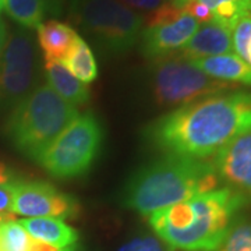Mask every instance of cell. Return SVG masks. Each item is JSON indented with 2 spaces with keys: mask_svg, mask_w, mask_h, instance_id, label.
Returning <instances> with one entry per match:
<instances>
[{
  "mask_svg": "<svg viewBox=\"0 0 251 251\" xmlns=\"http://www.w3.org/2000/svg\"><path fill=\"white\" fill-rule=\"evenodd\" d=\"M247 63L251 66V39L250 44H249V49H247Z\"/></svg>",
  "mask_w": 251,
  "mask_h": 251,
  "instance_id": "cell-30",
  "label": "cell"
},
{
  "mask_svg": "<svg viewBox=\"0 0 251 251\" xmlns=\"http://www.w3.org/2000/svg\"><path fill=\"white\" fill-rule=\"evenodd\" d=\"M251 39V17L242 18L232 31L233 49L239 57L247 62V49Z\"/></svg>",
  "mask_w": 251,
  "mask_h": 251,
  "instance_id": "cell-21",
  "label": "cell"
},
{
  "mask_svg": "<svg viewBox=\"0 0 251 251\" xmlns=\"http://www.w3.org/2000/svg\"><path fill=\"white\" fill-rule=\"evenodd\" d=\"M11 204H13V181L0 186V224L6 221H13V212H11Z\"/></svg>",
  "mask_w": 251,
  "mask_h": 251,
  "instance_id": "cell-23",
  "label": "cell"
},
{
  "mask_svg": "<svg viewBox=\"0 0 251 251\" xmlns=\"http://www.w3.org/2000/svg\"><path fill=\"white\" fill-rule=\"evenodd\" d=\"M198 28L200 23L187 13H183L179 18L172 21L144 27L140 36L141 52L145 57L155 60L171 56L173 52L183 49Z\"/></svg>",
  "mask_w": 251,
  "mask_h": 251,
  "instance_id": "cell-11",
  "label": "cell"
},
{
  "mask_svg": "<svg viewBox=\"0 0 251 251\" xmlns=\"http://www.w3.org/2000/svg\"><path fill=\"white\" fill-rule=\"evenodd\" d=\"M3 6H4V0H0V13H1V10H3Z\"/></svg>",
  "mask_w": 251,
  "mask_h": 251,
  "instance_id": "cell-32",
  "label": "cell"
},
{
  "mask_svg": "<svg viewBox=\"0 0 251 251\" xmlns=\"http://www.w3.org/2000/svg\"><path fill=\"white\" fill-rule=\"evenodd\" d=\"M13 215L31 218H73L80 212L78 201L41 180L13 181Z\"/></svg>",
  "mask_w": 251,
  "mask_h": 251,
  "instance_id": "cell-9",
  "label": "cell"
},
{
  "mask_svg": "<svg viewBox=\"0 0 251 251\" xmlns=\"http://www.w3.org/2000/svg\"><path fill=\"white\" fill-rule=\"evenodd\" d=\"M20 225L35 240L48 243L59 250H66L78 242V232L57 218H29Z\"/></svg>",
  "mask_w": 251,
  "mask_h": 251,
  "instance_id": "cell-14",
  "label": "cell"
},
{
  "mask_svg": "<svg viewBox=\"0 0 251 251\" xmlns=\"http://www.w3.org/2000/svg\"><path fill=\"white\" fill-rule=\"evenodd\" d=\"M6 41H7V31H6V25L3 21H0V57L3 53V49L6 45Z\"/></svg>",
  "mask_w": 251,
  "mask_h": 251,
  "instance_id": "cell-29",
  "label": "cell"
},
{
  "mask_svg": "<svg viewBox=\"0 0 251 251\" xmlns=\"http://www.w3.org/2000/svg\"><path fill=\"white\" fill-rule=\"evenodd\" d=\"M180 50V56L188 62L232 53V31L215 21H209L198 28L197 32L191 36V39Z\"/></svg>",
  "mask_w": 251,
  "mask_h": 251,
  "instance_id": "cell-12",
  "label": "cell"
},
{
  "mask_svg": "<svg viewBox=\"0 0 251 251\" xmlns=\"http://www.w3.org/2000/svg\"><path fill=\"white\" fill-rule=\"evenodd\" d=\"M28 251H62V250L56 249V247L50 246V244H48V243L39 242V240L32 239V243H31V246H29V250Z\"/></svg>",
  "mask_w": 251,
  "mask_h": 251,
  "instance_id": "cell-27",
  "label": "cell"
},
{
  "mask_svg": "<svg viewBox=\"0 0 251 251\" xmlns=\"http://www.w3.org/2000/svg\"><path fill=\"white\" fill-rule=\"evenodd\" d=\"M57 0H4L6 11L17 24L27 29H36L48 13L56 10Z\"/></svg>",
  "mask_w": 251,
  "mask_h": 251,
  "instance_id": "cell-17",
  "label": "cell"
},
{
  "mask_svg": "<svg viewBox=\"0 0 251 251\" xmlns=\"http://www.w3.org/2000/svg\"><path fill=\"white\" fill-rule=\"evenodd\" d=\"M219 251H251V222L234 224Z\"/></svg>",
  "mask_w": 251,
  "mask_h": 251,
  "instance_id": "cell-20",
  "label": "cell"
},
{
  "mask_svg": "<svg viewBox=\"0 0 251 251\" xmlns=\"http://www.w3.org/2000/svg\"><path fill=\"white\" fill-rule=\"evenodd\" d=\"M193 221L186 229L161 234L172 249L184 251H216L233 226L234 218L249 200L229 187H216L190 198Z\"/></svg>",
  "mask_w": 251,
  "mask_h": 251,
  "instance_id": "cell-4",
  "label": "cell"
},
{
  "mask_svg": "<svg viewBox=\"0 0 251 251\" xmlns=\"http://www.w3.org/2000/svg\"><path fill=\"white\" fill-rule=\"evenodd\" d=\"M219 181L251 200V127L215 155L212 162Z\"/></svg>",
  "mask_w": 251,
  "mask_h": 251,
  "instance_id": "cell-10",
  "label": "cell"
},
{
  "mask_svg": "<svg viewBox=\"0 0 251 251\" xmlns=\"http://www.w3.org/2000/svg\"><path fill=\"white\" fill-rule=\"evenodd\" d=\"M78 116L77 106L66 102L45 84L34 88L16 105L7 122V134L20 152L39 162Z\"/></svg>",
  "mask_w": 251,
  "mask_h": 251,
  "instance_id": "cell-3",
  "label": "cell"
},
{
  "mask_svg": "<svg viewBox=\"0 0 251 251\" xmlns=\"http://www.w3.org/2000/svg\"><path fill=\"white\" fill-rule=\"evenodd\" d=\"M250 127L251 91H233L180 106L148 126L145 137L168 155L206 161Z\"/></svg>",
  "mask_w": 251,
  "mask_h": 251,
  "instance_id": "cell-1",
  "label": "cell"
},
{
  "mask_svg": "<svg viewBox=\"0 0 251 251\" xmlns=\"http://www.w3.org/2000/svg\"><path fill=\"white\" fill-rule=\"evenodd\" d=\"M11 181H14L13 180V173L3 162H0V186L11 183Z\"/></svg>",
  "mask_w": 251,
  "mask_h": 251,
  "instance_id": "cell-28",
  "label": "cell"
},
{
  "mask_svg": "<svg viewBox=\"0 0 251 251\" xmlns=\"http://www.w3.org/2000/svg\"><path fill=\"white\" fill-rule=\"evenodd\" d=\"M211 162L168 155L141 168L126 184L123 202L143 215L187 201L219 186Z\"/></svg>",
  "mask_w": 251,
  "mask_h": 251,
  "instance_id": "cell-2",
  "label": "cell"
},
{
  "mask_svg": "<svg viewBox=\"0 0 251 251\" xmlns=\"http://www.w3.org/2000/svg\"><path fill=\"white\" fill-rule=\"evenodd\" d=\"M117 251H168V249L158 239L151 236H144L126 243Z\"/></svg>",
  "mask_w": 251,
  "mask_h": 251,
  "instance_id": "cell-22",
  "label": "cell"
},
{
  "mask_svg": "<svg viewBox=\"0 0 251 251\" xmlns=\"http://www.w3.org/2000/svg\"><path fill=\"white\" fill-rule=\"evenodd\" d=\"M36 48L32 35L17 29L9 36L0 57V103H18L34 87Z\"/></svg>",
  "mask_w": 251,
  "mask_h": 251,
  "instance_id": "cell-8",
  "label": "cell"
},
{
  "mask_svg": "<svg viewBox=\"0 0 251 251\" xmlns=\"http://www.w3.org/2000/svg\"><path fill=\"white\" fill-rule=\"evenodd\" d=\"M31 236L20 222L6 221L0 224V251H28Z\"/></svg>",
  "mask_w": 251,
  "mask_h": 251,
  "instance_id": "cell-19",
  "label": "cell"
},
{
  "mask_svg": "<svg viewBox=\"0 0 251 251\" xmlns=\"http://www.w3.org/2000/svg\"><path fill=\"white\" fill-rule=\"evenodd\" d=\"M168 1H171V0H168Z\"/></svg>",
  "mask_w": 251,
  "mask_h": 251,
  "instance_id": "cell-33",
  "label": "cell"
},
{
  "mask_svg": "<svg viewBox=\"0 0 251 251\" xmlns=\"http://www.w3.org/2000/svg\"><path fill=\"white\" fill-rule=\"evenodd\" d=\"M62 64L82 84H90L98 77V64L88 44L77 38Z\"/></svg>",
  "mask_w": 251,
  "mask_h": 251,
  "instance_id": "cell-18",
  "label": "cell"
},
{
  "mask_svg": "<svg viewBox=\"0 0 251 251\" xmlns=\"http://www.w3.org/2000/svg\"><path fill=\"white\" fill-rule=\"evenodd\" d=\"M200 72L214 80L227 84H244L251 87V66L236 53H225L193 60Z\"/></svg>",
  "mask_w": 251,
  "mask_h": 251,
  "instance_id": "cell-13",
  "label": "cell"
},
{
  "mask_svg": "<svg viewBox=\"0 0 251 251\" xmlns=\"http://www.w3.org/2000/svg\"><path fill=\"white\" fill-rule=\"evenodd\" d=\"M190 1H200V3H202V4H205L206 7H209V10L212 11L218 4H221V3H224V1H227V0H171L172 4L176 6L177 9L184 7V6H186L187 3H190Z\"/></svg>",
  "mask_w": 251,
  "mask_h": 251,
  "instance_id": "cell-26",
  "label": "cell"
},
{
  "mask_svg": "<svg viewBox=\"0 0 251 251\" xmlns=\"http://www.w3.org/2000/svg\"><path fill=\"white\" fill-rule=\"evenodd\" d=\"M152 87L156 102L166 106H183L227 90H236L233 84L208 77L180 54L155 60Z\"/></svg>",
  "mask_w": 251,
  "mask_h": 251,
  "instance_id": "cell-7",
  "label": "cell"
},
{
  "mask_svg": "<svg viewBox=\"0 0 251 251\" xmlns=\"http://www.w3.org/2000/svg\"><path fill=\"white\" fill-rule=\"evenodd\" d=\"M45 75L48 85L74 106L84 105L90 99V91L85 84L78 81L62 63L46 62Z\"/></svg>",
  "mask_w": 251,
  "mask_h": 251,
  "instance_id": "cell-16",
  "label": "cell"
},
{
  "mask_svg": "<svg viewBox=\"0 0 251 251\" xmlns=\"http://www.w3.org/2000/svg\"><path fill=\"white\" fill-rule=\"evenodd\" d=\"M62 251H77V246H73V247H69V249H66V250Z\"/></svg>",
  "mask_w": 251,
  "mask_h": 251,
  "instance_id": "cell-31",
  "label": "cell"
},
{
  "mask_svg": "<svg viewBox=\"0 0 251 251\" xmlns=\"http://www.w3.org/2000/svg\"><path fill=\"white\" fill-rule=\"evenodd\" d=\"M184 13H187L188 16L194 17L198 23H209L212 21V11L209 7H206L205 4L200 3V1H190L184 7H181Z\"/></svg>",
  "mask_w": 251,
  "mask_h": 251,
  "instance_id": "cell-24",
  "label": "cell"
},
{
  "mask_svg": "<svg viewBox=\"0 0 251 251\" xmlns=\"http://www.w3.org/2000/svg\"><path fill=\"white\" fill-rule=\"evenodd\" d=\"M38 31V42L44 52L46 62L62 63L70 49L78 38L77 32L59 21H48L42 23L36 28Z\"/></svg>",
  "mask_w": 251,
  "mask_h": 251,
  "instance_id": "cell-15",
  "label": "cell"
},
{
  "mask_svg": "<svg viewBox=\"0 0 251 251\" xmlns=\"http://www.w3.org/2000/svg\"><path fill=\"white\" fill-rule=\"evenodd\" d=\"M69 11L73 21L109 53L128 52L143 32V17L119 0H72Z\"/></svg>",
  "mask_w": 251,
  "mask_h": 251,
  "instance_id": "cell-5",
  "label": "cell"
},
{
  "mask_svg": "<svg viewBox=\"0 0 251 251\" xmlns=\"http://www.w3.org/2000/svg\"><path fill=\"white\" fill-rule=\"evenodd\" d=\"M103 144V128L92 113L78 116L39 159L54 179H75L88 173Z\"/></svg>",
  "mask_w": 251,
  "mask_h": 251,
  "instance_id": "cell-6",
  "label": "cell"
},
{
  "mask_svg": "<svg viewBox=\"0 0 251 251\" xmlns=\"http://www.w3.org/2000/svg\"><path fill=\"white\" fill-rule=\"evenodd\" d=\"M128 9L140 10L143 13H153L163 4V0H119Z\"/></svg>",
  "mask_w": 251,
  "mask_h": 251,
  "instance_id": "cell-25",
  "label": "cell"
}]
</instances>
